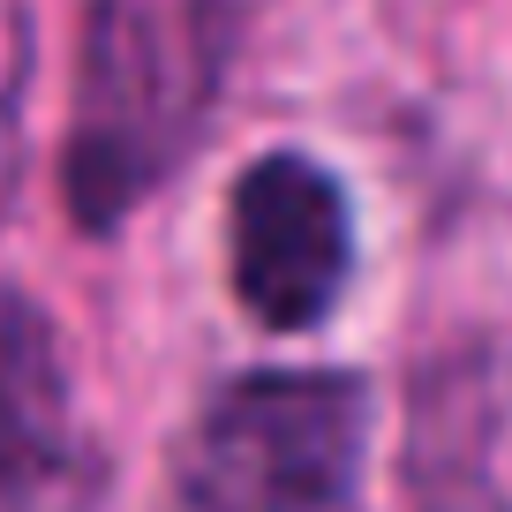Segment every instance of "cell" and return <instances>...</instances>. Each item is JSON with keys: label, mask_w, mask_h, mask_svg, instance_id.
<instances>
[{"label": "cell", "mask_w": 512, "mask_h": 512, "mask_svg": "<svg viewBox=\"0 0 512 512\" xmlns=\"http://www.w3.org/2000/svg\"><path fill=\"white\" fill-rule=\"evenodd\" d=\"M226 68V0H91L61 189L91 234L121 226L204 136Z\"/></svg>", "instance_id": "obj_1"}, {"label": "cell", "mask_w": 512, "mask_h": 512, "mask_svg": "<svg viewBox=\"0 0 512 512\" xmlns=\"http://www.w3.org/2000/svg\"><path fill=\"white\" fill-rule=\"evenodd\" d=\"M369 407L339 369H264L226 384L181 452L189 512H347Z\"/></svg>", "instance_id": "obj_2"}, {"label": "cell", "mask_w": 512, "mask_h": 512, "mask_svg": "<svg viewBox=\"0 0 512 512\" xmlns=\"http://www.w3.org/2000/svg\"><path fill=\"white\" fill-rule=\"evenodd\" d=\"M226 272L264 332H309L332 317L354 272V211L332 166L309 151H264L241 166L226 196Z\"/></svg>", "instance_id": "obj_3"}, {"label": "cell", "mask_w": 512, "mask_h": 512, "mask_svg": "<svg viewBox=\"0 0 512 512\" xmlns=\"http://www.w3.org/2000/svg\"><path fill=\"white\" fill-rule=\"evenodd\" d=\"M68 467V377L46 317L0 287V512Z\"/></svg>", "instance_id": "obj_4"}, {"label": "cell", "mask_w": 512, "mask_h": 512, "mask_svg": "<svg viewBox=\"0 0 512 512\" xmlns=\"http://www.w3.org/2000/svg\"><path fill=\"white\" fill-rule=\"evenodd\" d=\"M23 83H31V23L23 0H0V196L16 189L23 159Z\"/></svg>", "instance_id": "obj_5"}, {"label": "cell", "mask_w": 512, "mask_h": 512, "mask_svg": "<svg viewBox=\"0 0 512 512\" xmlns=\"http://www.w3.org/2000/svg\"><path fill=\"white\" fill-rule=\"evenodd\" d=\"M415 512H512V497L497 482H482L475 467H422L415 475Z\"/></svg>", "instance_id": "obj_6"}]
</instances>
